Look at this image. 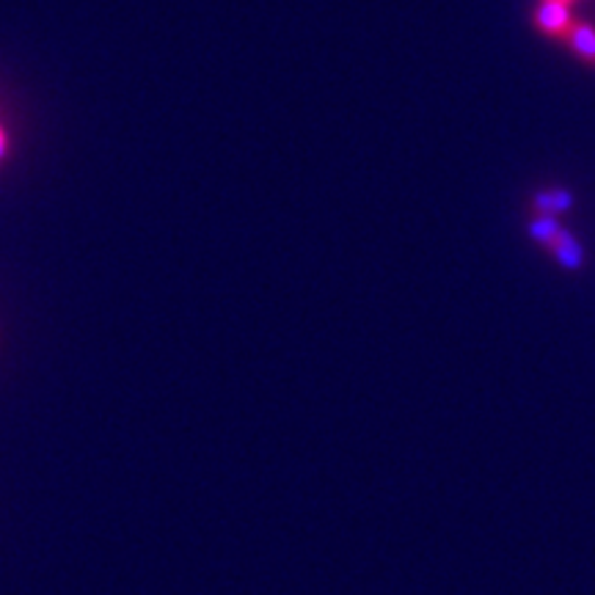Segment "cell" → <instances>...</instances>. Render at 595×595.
I'll return each mask as SVG.
<instances>
[{
  "mask_svg": "<svg viewBox=\"0 0 595 595\" xmlns=\"http://www.w3.org/2000/svg\"><path fill=\"white\" fill-rule=\"evenodd\" d=\"M573 7H568V3H557V0H541L535 7V12H532V25H535L541 34L546 36H555V39H568V31H571L573 25Z\"/></svg>",
  "mask_w": 595,
  "mask_h": 595,
  "instance_id": "1",
  "label": "cell"
},
{
  "mask_svg": "<svg viewBox=\"0 0 595 595\" xmlns=\"http://www.w3.org/2000/svg\"><path fill=\"white\" fill-rule=\"evenodd\" d=\"M566 45L571 47L573 56L584 61L587 66H595V28L584 20H573L571 31H568Z\"/></svg>",
  "mask_w": 595,
  "mask_h": 595,
  "instance_id": "2",
  "label": "cell"
},
{
  "mask_svg": "<svg viewBox=\"0 0 595 595\" xmlns=\"http://www.w3.org/2000/svg\"><path fill=\"white\" fill-rule=\"evenodd\" d=\"M546 252L555 254V259L566 270H579L584 265V248H582V243H579V240L573 238V234L568 232V229H562V232L557 234L555 243H551L549 248H546Z\"/></svg>",
  "mask_w": 595,
  "mask_h": 595,
  "instance_id": "3",
  "label": "cell"
},
{
  "mask_svg": "<svg viewBox=\"0 0 595 595\" xmlns=\"http://www.w3.org/2000/svg\"><path fill=\"white\" fill-rule=\"evenodd\" d=\"M573 207V193L566 187H549V191H541L532 196V210L535 216H560V212L571 210Z\"/></svg>",
  "mask_w": 595,
  "mask_h": 595,
  "instance_id": "4",
  "label": "cell"
},
{
  "mask_svg": "<svg viewBox=\"0 0 595 595\" xmlns=\"http://www.w3.org/2000/svg\"><path fill=\"white\" fill-rule=\"evenodd\" d=\"M562 229L566 227H562L555 216H535V221H530V238L535 240V243H541L543 248H549Z\"/></svg>",
  "mask_w": 595,
  "mask_h": 595,
  "instance_id": "5",
  "label": "cell"
},
{
  "mask_svg": "<svg viewBox=\"0 0 595 595\" xmlns=\"http://www.w3.org/2000/svg\"><path fill=\"white\" fill-rule=\"evenodd\" d=\"M7 155V133H3V127H0V158Z\"/></svg>",
  "mask_w": 595,
  "mask_h": 595,
  "instance_id": "6",
  "label": "cell"
},
{
  "mask_svg": "<svg viewBox=\"0 0 595 595\" xmlns=\"http://www.w3.org/2000/svg\"><path fill=\"white\" fill-rule=\"evenodd\" d=\"M557 3H568V7H573V3H576V0H557Z\"/></svg>",
  "mask_w": 595,
  "mask_h": 595,
  "instance_id": "7",
  "label": "cell"
}]
</instances>
